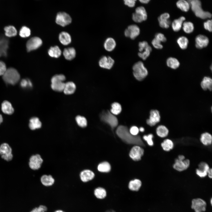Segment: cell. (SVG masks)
Instances as JSON below:
<instances>
[{
  "mask_svg": "<svg viewBox=\"0 0 212 212\" xmlns=\"http://www.w3.org/2000/svg\"><path fill=\"white\" fill-rule=\"evenodd\" d=\"M139 130L141 132H143L144 131L145 129L143 127H141L140 128Z\"/></svg>",
  "mask_w": 212,
  "mask_h": 212,
  "instance_id": "60",
  "label": "cell"
},
{
  "mask_svg": "<svg viewBox=\"0 0 212 212\" xmlns=\"http://www.w3.org/2000/svg\"><path fill=\"white\" fill-rule=\"evenodd\" d=\"M152 50V48L149 45L147 48L140 51L138 53V55L143 60H145L149 56Z\"/></svg>",
  "mask_w": 212,
  "mask_h": 212,
  "instance_id": "43",
  "label": "cell"
},
{
  "mask_svg": "<svg viewBox=\"0 0 212 212\" xmlns=\"http://www.w3.org/2000/svg\"><path fill=\"white\" fill-rule=\"evenodd\" d=\"M206 203L203 199L197 198L191 201V208L195 212H203L206 210Z\"/></svg>",
  "mask_w": 212,
  "mask_h": 212,
  "instance_id": "8",
  "label": "cell"
},
{
  "mask_svg": "<svg viewBox=\"0 0 212 212\" xmlns=\"http://www.w3.org/2000/svg\"><path fill=\"white\" fill-rule=\"evenodd\" d=\"M170 18V14L168 13L161 14L158 18L160 26L163 28H168L170 24V21L169 20Z\"/></svg>",
  "mask_w": 212,
  "mask_h": 212,
  "instance_id": "18",
  "label": "cell"
},
{
  "mask_svg": "<svg viewBox=\"0 0 212 212\" xmlns=\"http://www.w3.org/2000/svg\"><path fill=\"white\" fill-rule=\"evenodd\" d=\"M40 180L42 184L45 186H51L54 182V178L50 175H43L41 178Z\"/></svg>",
  "mask_w": 212,
  "mask_h": 212,
  "instance_id": "36",
  "label": "cell"
},
{
  "mask_svg": "<svg viewBox=\"0 0 212 212\" xmlns=\"http://www.w3.org/2000/svg\"><path fill=\"white\" fill-rule=\"evenodd\" d=\"M116 43L112 38L109 37L105 40L104 46L105 49L107 51L110 52L112 51L115 48Z\"/></svg>",
  "mask_w": 212,
  "mask_h": 212,
  "instance_id": "29",
  "label": "cell"
},
{
  "mask_svg": "<svg viewBox=\"0 0 212 212\" xmlns=\"http://www.w3.org/2000/svg\"><path fill=\"white\" fill-rule=\"evenodd\" d=\"M132 69L133 75L138 80H143L148 74V70L141 61L135 63L133 66Z\"/></svg>",
  "mask_w": 212,
  "mask_h": 212,
  "instance_id": "5",
  "label": "cell"
},
{
  "mask_svg": "<svg viewBox=\"0 0 212 212\" xmlns=\"http://www.w3.org/2000/svg\"><path fill=\"white\" fill-rule=\"evenodd\" d=\"M207 175L208 177L211 178H212V169L211 168H210L208 170L207 173Z\"/></svg>",
  "mask_w": 212,
  "mask_h": 212,
  "instance_id": "57",
  "label": "cell"
},
{
  "mask_svg": "<svg viewBox=\"0 0 212 212\" xmlns=\"http://www.w3.org/2000/svg\"><path fill=\"white\" fill-rule=\"evenodd\" d=\"M190 165V161L188 159L180 160L176 158L175 160L173 167L174 169L178 171H182L187 169Z\"/></svg>",
  "mask_w": 212,
  "mask_h": 212,
  "instance_id": "14",
  "label": "cell"
},
{
  "mask_svg": "<svg viewBox=\"0 0 212 212\" xmlns=\"http://www.w3.org/2000/svg\"><path fill=\"white\" fill-rule=\"evenodd\" d=\"M151 43L153 47L157 49H161L163 48V46L161 42L154 38L152 40Z\"/></svg>",
  "mask_w": 212,
  "mask_h": 212,
  "instance_id": "50",
  "label": "cell"
},
{
  "mask_svg": "<svg viewBox=\"0 0 212 212\" xmlns=\"http://www.w3.org/2000/svg\"><path fill=\"white\" fill-rule=\"evenodd\" d=\"M190 7L196 16L202 19L211 18L212 14L210 12L204 11L202 8L201 3L199 0L188 1Z\"/></svg>",
  "mask_w": 212,
  "mask_h": 212,
  "instance_id": "2",
  "label": "cell"
},
{
  "mask_svg": "<svg viewBox=\"0 0 212 212\" xmlns=\"http://www.w3.org/2000/svg\"><path fill=\"white\" fill-rule=\"evenodd\" d=\"M140 1L142 3L146 4L148 3L150 1V0H140Z\"/></svg>",
  "mask_w": 212,
  "mask_h": 212,
  "instance_id": "59",
  "label": "cell"
},
{
  "mask_svg": "<svg viewBox=\"0 0 212 212\" xmlns=\"http://www.w3.org/2000/svg\"><path fill=\"white\" fill-rule=\"evenodd\" d=\"M94 194L95 196L98 199H102L106 197L107 192L106 189L104 188L99 187L95 189Z\"/></svg>",
  "mask_w": 212,
  "mask_h": 212,
  "instance_id": "34",
  "label": "cell"
},
{
  "mask_svg": "<svg viewBox=\"0 0 212 212\" xmlns=\"http://www.w3.org/2000/svg\"><path fill=\"white\" fill-rule=\"evenodd\" d=\"M208 165L206 163L202 162L198 165V168L196 170V174L200 178L206 177L210 169Z\"/></svg>",
  "mask_w": 212,
  "mask_h": 212,
  "instance_id": "19",
  "label": "cell"
},
{
  "mask_svg": "<svg viewBox=\"0 0 212 212\" xmlns=\"http://www.w3.org/2000/svg\"><path fill=\"white\" fill-rule=\"evenodd\" d=\"M75 121L77 125L80 127H85L87 126V120L84 116L77 115L75 117Z\"/></svg>",
  "mask_w": 212,
  "mask_h": 212,
  "instance_id": "45",
  "label": "cell"
},
{
  "mask_svg": "<svg viewBox=\"0 0 212 212\" xmlns=\"http://www.w3.org/2000/svg\"><path fill=\"white\" fill-rule=\"evenodd\" d=\"M71 21V17L67 13L60 12L57 14L56 19V22L57 24L64 26L70 24Z\"/></svg>",
  "mask_w": 212,
  "mask_h": 212,
  "instance_id": "11",
  "label": "cell"
},
{
  "mask_svg": "<svg viewBox=\"0 0 212 212\" xmlns=\"http://www.w3.org/2000/svg\"><path fill=\"white\" fill-rule=\"evenodd\" d=\"M139 130L137 127L135 126L132 127L130 130V132L132 135L136 136L138 133Z\"/></svg>",
  "mask_w": 212,
  "mask_h": 212,
  "instance_id": "55",
  "label": "cell"
},
{
  "mask_svg": "<svg viewBox=\"0 0 212 212\" xmlns=\"http://www.w3.org/2000/svg\"><path fill=\"white\" fill-rule=\"evenodd\" d=\"M166 64L168 67L174 69H177L180 65L179 61L176 58L172 57L167 59Z\"/></svg>",
  "mask_w": 212,
  "mask_h": 212,
  "instance_id": "38",
  "label": "cell"
},
{
  "mask_svg": "<svg viewBox=\"0 0 212 212\" xmlns=\"http://www.w3.org/2000/svg\"><path fill=\"white\" fill-rule=\"evenodd\" d=\"M161 146L165 151L168 152L172 150L174 146L173 141L171 140L166 139L164 140L161 144Z\"/></svg>",
  "mask_w": 212,
  "mask_h": 212,
  "instance_id": "37",
  "label": "cell"
},
{
  "mask_svg": "<svg viewBox=\"0 0 212 212\" xmlns=\"http://www.w3.org/2000/svg\"><path fill=\"white\" fill-rule=\"evenodd\" d=\"M7 69L5 64L0 61V75H3Z\"/></svg>",
  "mask_w": 212,
  "mask_h": 212,
  "instance_id": "54",
  "label": "cell"
},
{
  "mask_svg": "<svg viewBox=\"0 0 212 212\" xmlns=\"http://www.w3.org/2000/svg\"><path fill=\"white\" fill-rule=\"evenodd\" d=\"M195 46L198 49H201L207 46L209 43L208 38L203 34L198 35L196 37Z\"/></svg>",
  "mask_w": 212,
  "mask_h": 212,
  "instance_id": "17",
  "label": "cell"
},
{
  "mask_svg": "<svg viewBox=\"0 0 212 212\" xmlns=\"http://www.w3.org/2000/svg\"><path fill=\"white\" fill-rule=\"evenodd\" d=\"M153 135L152 134H150L148 135H145L143 137L144 140L147 142L148 145L150 146L153 145L154 143L153 140Z\"/></svg>",
  "mask_w": 212,
  "mask_h": 212,
  "instance_id": "49",
  "label": "cell"
},
{
  "mask_svg": "<svg viewBox=\"0 0 212 212\" xmlns=\"http://www.w3.org/2000/svg\"><path fill=\"white\" fill-rule=\"evenodd\" d=\"M63 54L65 59L68 60H71L75 57L76 51L73 47L67 48L64 49Z\"/></svg>",
  "mask_w": 212,
  "mask_h": 212,
  "instance_id": "32",
  "label": "cell"
},
{
  "mask_svg": "<svg viewBox=\"0 0 212 212\" xmlns=\"http://www.w3.org/2000/svg\"><path fill=\"white\" fill-rule=\"evenodd\" d=\"M177 42L180 48L184 50L186 49L188 47L189 40L186 37L182 36L177 39Z\"/></svg>",
  "mask_w": 212,
  "mask_h": 212,
  "instance_id": "40",
  "label": "cell"
},
{
  "mask_svg": "<svg viewBox=\"0 0 212 212\" xmlns=\"http://www.w3.org/2000/svg\"><path fill=\"white\" fill-rule=\"evenodd\" d=\"M124 1L125 5L129 7H132L135 6L136 0H124Z\"/></svg>",
  "mask_w": 212,
  "mask_h": 212,
  "instance_id": "56",
  "label": "cell"
},
{
  "mask_svg": "<svg viewBox=\"0 0 212 212\" xmlns=\"http://www.w3.org/2000/svg\"><path fill=\"white\" fill-rule=\"evenodd\" d=\"M114 62V60L111 57L104 56L100 59L99 63L101 67L110 69L113 66Z\"/></svg>",
  "mask_w": 212,
  "mask_h": 212,
  "instance_id": "20",
  "label": "cell"
},
{
  "mask_svg": "<svg viewBox=\"0 0 212 212\" xmlns=\"http://www.w3.org/2000/svg\"><path fill=\"white\" fill-rule=\"evenodd\" d=\"M43 160L40 155L37 154L32 156L30 158L29 165L33 170L39 169L41 167Z\"/></svg>",
  "mask_w": 212,
  "mask_h": 212,
  "instance_id": "12",
  "label": "cell"
},
{
  "mask_svg": "<svg viewBox=\"0 0 212 212\" xmlns=\"http://www.w3.org/2000/svg\"><path fill=\"white\" fill-rule=\"evenodd\" d=\"M30 34V29L26 26H22L19 31V36L22 38L27 37L29 36Z\"/></svg>",
  "mask_w": 212,
  "mask_h": 212,
  "instance_id": "47",
  "label": "cell"
},
{
  "mask_svg": "<svg viewBox=\"0 0 212 212\" xmlns=\"http://www.w3.org/2000/svg\"><path fill=\"white\" fill-rule=\"evenodd\" d=\"M111 168L110 164L107 162H104L100 163L97 167L98 170L100 172L103 173L109 172Z\"/></svg>",
  "mask_w": 212,
  "mask_h": 212,
  "instance_id": "44",
  "label": "cell"
},
{
  "mask_svg": "<svg viewBox=\"0 0 212 212\" xmlns=\"http://www.w3.org/2000/svg\"><path fill=\"white\" fill-rule=\"evenodd\" d=\"M29 121V126L31 130L39 129L42 127V122L37 117H33L30 118Z\"/></svg>",
  "mask_w": 212,
  "mask_h": 212,
  "instance_id": "27",
  "label": "cell"
},
{
  "mask_svg": "<svg viewBox=\"0 0 212 212\" xmlns=\"http://www.w3.org/2000/svg\"><path fill=\"white\" fill-rule=\"evenodd\" d=\"M160 120L159 111L156 110H153L150 111L149 118L147 120L146 123L150 126H153L159 122Z\"/></svg>",
  "mask_w": 212,
  "mask_h": 212,
  "instance_id": "15",
  "label": "cell"
},
{
  "mask_svg": "<svg viewBox=\"0 0 212 212\" xmlns=\"http://www.w3.org/2000/svg\"><path fill=\"white\" fill-rule=\"evenodd\" d=\"M101 120L108 124L112 128H114L117 126L118 124L117 117L109 111L103 112L101 115Z\"/></svg>",
  "mask_w": 212,
  "mask_h": 212,
  "instance_id": "7",
  "label": "cell"
},
{
  "mask_svg": "<svg viewBox=\"0 0 212 212\" xmlns=\"http://www.w3.org/2000/svg\"><path fill=\"white\" fill-rule=\"evenodd\" d=\"M177 158L180 160H183L185 159V157L183 155H180L178 156Z\"/></svg>",
  "mask_w": 212,
  "mask_h": 212,
  "instance_id": "58",
  "label": "cell"
},
{
  "mask_svg": "<svg viewBox=\"0 0 212 212\" xmlns=\"http://www.w3.org/2000/svg\"><path fill=\"white\" fill-rule=\"evenodd\" d=\"M144 153V150L142 148L139 146H135L131 149L129 155L133 160L138 161L141 160Z\"/></svg>",
  "mask_w": 212,
  "mask_h": 212,
  "instance_id": "16",
  "label": "cell"
},
{
  "mask_svg": "<svg viewBox=\"0 0 212 212\" xmlns=\"http://www.w3.org/2000/svg\"><path fill=\"white\" fill-rule=\"evenodd\" d=\"M5 34L8 37H12L16 36L17 34V31L14 26L11 25L7 26L4 28Z\"/></svg>",
  "mask_w": 212,
  "mask_h": 212,
  "instance_id": "39",
  "label": "cell"
},
{
  "mask_svg": "<svg viewBox=\"0 0 212 212\" xmlns=\"http://www.w3.org/2000/svg\"><path fill=\"white\" fill-rule=\"evenodd\" d=\"M212 21L211 19H208L203 23V27L206 30L209 32L212 31Z\"/></svg>",
  "mask_w": 212,
  "mask_h": 212,
  "instance_id": "51",
  "label": "cell"
},
{
  "mask_svg": "<svg viewBox=\"0 0 212 212\" xmlns=\"http://www.w3.org/2000/svg\"><path fill=\"white\" fill-rule=\"evenodd\" d=\"M48 53L50 57L57 58L61 55V51L59 47L56 46L50 47L48 50Z\"/></svg>",
  "mask_w": 212,
  "mask_h": 212,
  "instance_id": "41",
  "label": "cell"
},
{
  "mask_svg": "<svg viewBox=\"0 0 212 212\" xmlns=\"http://www.w3.org/2000/svg\"><path fill=\"white\" fill-rule=\"evenodd\" d=\"M155 39L161 42H165L167 41V39L163 34L161 33H156L155 35Z\"/></svg>",
  "mask_w": 212,
  "mask_h": 212,
  "instance_id": "52",
  "label": "cell"
},
{
  "mask_svg": "<svg viewBox=\"0 0 212 212\" xmlns=\"http://www.w3.org/2000/svg\"><path fill=\"white\" fill-rule=\"evenodd\" d=\"M111 107L112 108L110 110V111L112 114L117 115L121 112V106L118 103L115 102L113 103L111 105Z\"/></svg>",
  "mask_w": 212,
  "mask_h": 212,
  "instance_id": "46",
  "label": "cell"
},
{
  "mask_svg": "<svg viewBox=\"0 0 212 212\" xmlns=\"http://www.w3.org/2000/svg\"><path fill=\"white\" fill-rule=\"evenodd\" d=\"M140 32V29L137 25L132 24L129 26L125 30L124 34L126 37L134 39L139 35Z\"/></svg>",
  "mask_w": 212,
  "mask_h": 212,
  "instance_id": "13",
  "label": "cell"
},
{
  "mask_svg": "<svg viewBox=\"0 0 212 212\" xmlns=\"http://www.w3.org/2000/svg\"><path fill=\"white\" fill-rule=\"evenodd\" d=\"M156 132L158 136L161 138H164L168 135L169 130L165 126L160 125L156 128Z\"/></svg>",
  "mask_w": 212,
  "mask_h": 212,
  "instance_id": "31",
  "label": "cell"
},
{
  "mask_svg": "<svg viewBox=\"0 0 212 212\" xmlns=\"http://www.w3.org/2000/svg\"><path fill=\"white\" fill-rule=\"evenodd\" d=\"M47 210V207L44 205H40L32 209L30 212H45Z\"/></svg>",
  "mask_w": 212,
  "mask_h": 212,
  "instance_id": "53",
  "label": "cell"
},
{
  "mask_svg": "<svg viewBox=\"0 0 212 212\" xmlns=\"http://www.w3.org/2000/svg\"><path fill=\"white\" fill-rule=\"evenodd\" d=\"M1 109L4 113L9 115L12 114L14 111L12 105L7 101L3 102L1 105Z\"/></svg>",
  "mask_w": 212,
  "mask_h": 212,
  "instance_id": "26",
  "label": "cell"
},
{
  "mask_svg": "<svg viewBox=\"0 0 212 212\" xmlns=\"http://www.w3.org/2000/svg\"><path fill=\"white\" fill-rule=\"evenodd\" d=\"M76 88V85L74 82H68L65 83L63 92L66 95H71L75 92Z\"/></svg>",
  "mask_w": 212,
  "mask_h": 212,
  "instance_id": "25",
  "label": "cell"
},
{
  "mask_svg": "<svg viewBox=\"0 0 212 212\" xmlns=\"http://www.w3.org/2000/svg\"><path fill=\"white\" fill-rule=\"evenodd\" d=\"M59 39L60 42L64 45H67L71 42L70 35L67 33L63 32L59 34Z\"/></svg>",
  "mask_w": 212,
  "mask_h": 212,
  "instance_id": "35",
  "label": "cell"
},
{
  "mask_svg": "<svg viewBox=\"0 0 212 212\" xmlns=\"http://www.w3.org/2000/svg\"><path fill=\"white\" fill-rule=\"evenodd\" d=\"M116 132L117 135L127 143L144 146L140 137L131 134L129 131L127 127L125 126H119L117 129Z\"/></svg>",
  "mask_w": 212,
  "mask_h": 212,
  "instance_id": "1",
  "label": "cell"
},
{
  "mask_svg": "<svg viewBox=\"0 0 212 212\" xmlns=\"http://www.w3.org/2000/svg\"><path fill=\"white\" fill-rule=\"evenodd\" d=\"M210 203H211V204L212 205V198H211V199Z\"/></svg>",
  "mask_w": 212,
  "mask_h": 212,
  "instance_id": "64",
  "label": "cell"
},
{
  "mask_svg": "<svg viewBox=\"0 0 212 212\" xmlns=\"http://www.w3.org/2000/svg\"><path fill=\"white\" fill-rule=\"evenodd\" d=\"M186 18L183 16H181L177 19L174 20L172 23V27L173 31L177 32L181 28L183 23Z\"/></svg>",
  "mask_w": 212,
  "mask_h": 212,
  "instance_id": "23",
  "label": "cell"
},
{
  "mask_svg": "<svg viewBox=\"0 0 212 212\" xmlns=\"http://www.w3.org/2000/svg\"><path fill=\"white\" fill-rule=\"evenodd\" d=\"M177 7L182 11L187 12L190 8V5L188 1L180 0L176 3Z\"/></svg>",
  "mask_w": 212,
  "mask_h": 212,
  "instance_id": "33",
  "label": "cell"
},
{
  "mask_svg": "<svg viewBox=\"0 0 212 212\" xmlns=\"http://www.w3.org/2000/svg\"><path fill=\"white\" fill-rule=\"evenodd\" d=\"M182 28L183 31L186 33L190 34L193 31L194 27V24L192 22L186 21L183 23Z\"/></svg>",
  "mask_w": 212,
  "mask_h": 212,
  "instance_id": "42",
  "label": "cell"
},
{
  "mask_svg": "<svg viewBox=\"0 0 212 212\" xmlns=\"http://www.w3.org/2000/svg\"><path fill=\"white\" fill-rule=\"evenodd\" d=\"M54 212H64L63 211L61 210H58Z\"/></svg>",
  "mask_w": 212,
  "mask_h": 212,
  "instance_id": "63",
  "label": "cell"
},
{
  "mask_svg": "<svg viewBox=\"0 0 212 212\" xmlns=\"http://www.w3.org/2000/svg\"><path fill=\"white\" fill-rule=\"evenodd\" d=\"M200 141L203 145L205 146L209 145L212 143V135L208 132L203 133L201 135Z\"/></svg>",
  "mask_w": 212,
  "mask_h": 212,
  "instance_id": "28",
  "label": "cell"
},
{
  "mask_svg": "<svg viewBox=\"0 0 212 212\" xmlns=\"http://www.w3.org/2000/svg\"><path fill=\"white\" fill-rule=\"evenodd\" d=\"M0 155L1 158L7 161L11 160L13 157L12 149L6 143L2 144L0 146Z\"/></svg>",
  "mask_w": 212,
  "mask_h": 212,
  "instance_id": "9",
  "label": "cell"
},
{
  "mask_svg": "<svg viewBox=\"0 0 212 212\" xmlns=\"http://www.w3.org/2000/svg\"><path fill=\"white\" fill-rule=\"evenodd\" d=\"M105 212H116L115 211L113 210L110 209L106 211Z\"/></svg>",
  "mask_w": 212,
  "mask_h": 212,
  "instance_id": "62",
  "label": "cell"
},
{
  "mask_svg": "<svg viewBox=\"0 0 212 212\" xmlns=\"http://www.w3.org/2000/svg\"><path fill=\"white\" fill-rule=\"evenodd\" d=\"M20 85L22 88L24 89L31 88L32 87V82L28 79L22 80L20 82Z\"/></svg>",
  "mask_w": 212,
  "mask_h": 212,
  "instance_id": "48",
  "label": "cell"
},
{
  "mask_svg": "<svg viewBox=\"0 0 212 212\" xmlns=\"http://www.w3.org/2000/svg\"><path fill=\"white\" fill-rule=\"evenodd\" d=\"M3 119L2 115L0 114V124L3 121Z\"/></svg>",
  "mask_w": 212,
  "mask_h": 212,
  "instance_id": "61",
  "label": "cell"
},
{
  "mask_svg": "<svg viewBox=\"0 0 212 212\" xmlns=\"http://www.w3.org/2000/svg\"><path fill=\"white\" fill-rule=\"evenodd\" d=\"M41 39L38 37H34L30 39L26 44V50L28 52L36 50L42 44Z\"/></svg>",
  "mask_w": 212,
  "mask_h": 212,
  "instance_id": "10",
  "label": "cell"
},
{
  "mask_svg": "<svg viewBox=\"0 0 212 212\" xmlns=\"http://www.w3.org/2000/svg\"><path fill=\"white\" fill-rule=\"evenodd\" d=\"M201 88L204 90H208L211 91L212 89V80L208 77H205L201 83Z\"/></svg>",
  "mask_w": 212,
  "mask_h": 212,
  "instance_id": "30",
  "label": "cell"
},
{
  "mask_svg": "<svg viewBox=\"0 0 212 212\" xmlns=\"http://www.w3.org/2000/svg\"><path fill=\"white\" fill-rule=\"evenodd\" d=\"M95 174L92 171L86 169L82 171L80 173V177L81 180L83 182H86L93 179Z\"/></svg>",
  "mask_w": 212,
  "mask_h": 212,
  "instance_id": "22",
  "label": "cell"
},
{
  "mask_svg": "<svg viewBox=\"0 0 212 212\" xmlns=\"http://www.w3.org/2000/svg\"><path fill=\"white\" fill-rule=\"evenodd\" d=\"M2 76L4 82L11 85H15L18 82L20 79L18 72L16 69L12 67L7 69Z\"/></svg>",
  "mask_w": 212,
  "mask_h": 212,
  "instance_id": "3",
  "label": "cell"
},
{
  "mask_svg": "<svg viewBox=\"0 0 212 212\" xmlns=\"http://www.w3.org/2000/svg\"><path fill=\"white\" fill-rule=\"evenodd\" d=\"M9 44L7 39L3 36L0 38V57L7 56Z\"/></svg>",
  "mask_w": 212,
  "mask_h": 212,
  "instance_id": "21",
  "label": "cell"
},
{
  "mask_svg": "<svg viewBox=\"0 0 212 212\" xmlns=\"http://www.w3.org/2000/svg\"><path fill=\"white\" fill-rule=\"evenodd\" d=\"M147 14L145 8L143 6L137 7L135 12L133 13L132 18L135 22L140 23L146 20L147 18Z\"/></svg>",
  "mask_w": 212,
  "mask_h": 212,
  "instance_id": "6",
  "label": "cell"
},
{
  "mask_svg": "<svg viewBox=\"0 0 212 212\" xmlns=\"http://www.w3.org/2000/svg\"><path fill=\"white\" fill-rule=\"evenodd\" d=\"M66 80L65 76L63 74H57L52 77L51 79V87L54 91L57 92H63Z\"/></svg>",
  "mask_w": 212,
  "mask_h": 212,
  "instance_id": "4",
  "label": "cell"
},
{
  "mask_svg": "<svg viewBox=\"0 0 212 212\" xmlns=\"http://www.w3.org/2000/svg\"><path fill=\"white\" fill-rule=\"evenodd\" d=\"M142 185V182L140 180L135 179L130 181L128 185V188L131 191H137L140 188Z\"/></svg>",
  "mask_w": 212,
  "mask_h": 212,
  "instance_id": "24",
  "label": "cell"
}]
</instances>
